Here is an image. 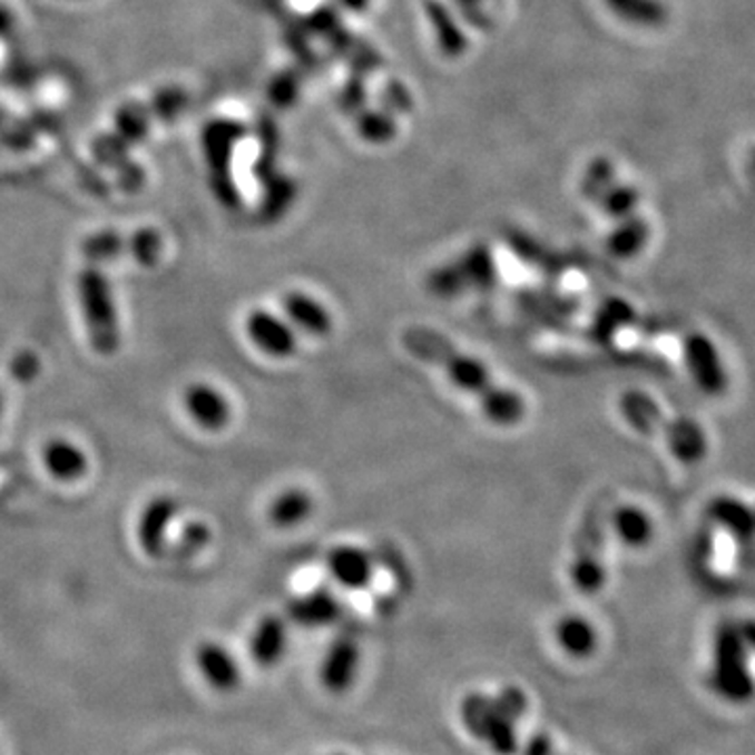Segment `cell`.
I'll list each match as a JSON object with an SVG mask.
<instances>
[{"mask_svg": "<svg viewBox=\"0 0 755 755\" xmlns=\"http://www.w3.org/2000/svg\"><path fill=\"white\" fill-rule=\"evenodd\" d=\"M246 334L261 351H265L271 357H280V360L294 355V351L298 346L294 330L265 308H254L248 313Z\"/></svg>", "mask_w": 755, "mask_h": 755, "instance_id": "obj_8", "label": "cell"}, {"mask_svg": "<svg viewBox=\"0 0 755 755\" xmlns=\"http://www.w3.org/2000/svg\"><path fill=\"white\" fill-rule=\"evenodd\" d=\"M196 666L215 690L229 693L242 680V669L234 655L218 643H202L196 648Z\"/></svg>", "mask_w": 755, "mask_h": 755, "instance_id": "obj_11", "label": "cell"}, {"mask_svg": "<svg viewBox=\"0 0 755 755\" xmlns=\"http://www.w3.org/2000/svg\"><path fill=\"white\" fill-rule=\"evenodd\" d=\"M661 432H664V439L671 455L680 460L683 464H699L707 455V450H709L707 434L703 431L702 424H697L695 420L690 418L667 420L666 418Z\"/></svg>", "mask_w": 755, "mask_h": 755, "instance_id": "obj_12", "label": "cell"}, {"mask_svg": "<svg viewBox=\"0 0 755 755\" xmlns=\"http://www.w3.org/2000/svg\"><path fill=\"white\" fill-rule=\"evenodd\" d=\"M611 522L619 541H624L629 548H645L653 541L655 524L638 506H619L612 512Z\"/></svg>", "mask_w": 755, "mask_h": 755, "instance_id": "obj_24", "label": "cell"}, {"mask_svg": "<svg viewBox=\"0 0 755 755\" xmlns=\"http://www.w3.org/2000/svg\"><path fill=\"white\" fill-rule=\"evenodd\" d=\"M557 640L567 655L577 659L590 657L598 647L596 628L579 615H567L558 621Z\"/></svg>", "mask_w": 755, "mask_h": 755, "instance_id": "obj_23", "label": "cell"}, {"mask_svg": "<svg viewBox=\"0 0 755 755\" xmlns=\"http://www.w3.org/2000/svg\"><path fill=\"white\" fill-rule=\"evenodd\" d=\"M648 237H650V227L647 220L638 215H631L624 220H617L615 229L607 239V248L617 258H634L647 246Z\"/></svg>", "mask_w": 755, "mask_h": 755, "instance_id": "obj_25", "label": "cell"}, {"mask_svg": "<svg viewBox=\"0 0 755 755\" xmlns=\"http://www.w3.org/2000/svg\"><path fill=\"white\" fill-rule=\"evenodd\" d=\"M619 412L626 418L631 429H636L643 434H655L661 432V426L666 422V415L661 408L640 391H629L619 399Z\"/></svg>", "mask_w": 755, "mask_h": 755, "instance_id": "obj_22", "label": "cell"}, {"mask_svg": "<svg viewBox=\"0 0 755 755\" xmlns=\"http://www.w3.org/2000/svg\"><path fill=\"white\" fill-rule=\"evenodd\" d=\"M600 510L594 508L577 533L576 558L571 565V579L581 594L600 592L607 581V571L600 560Z\"/></svg>", "mask_w": 755, "mask_h": 755, "instance_id": "obj_5", "label": "cell"}, {"mask_svg": "<svg viewBox=\"0 0 755 755\" xmlns=\"http://www.w3.org/2000/svg\"><path fill=\"white\" fill-rule=\"evenodd\" d=\"M462 719L468 731L487 743L498 755H514L519 741L514 733V719L502 709L498 699L481 693H470L462 702Z\"/></svg>", "mask_w": 755, "mask_h": 755, "instance_id": "obj_4", "label": "cell"}, {"mask_svg": "<svg viewBox=\"0 0 755 755\" xmlns=\"http://www.w3.org/2000/svg\"><path fill=\"white\" fill-rule=\"evenodd\" d=\"M752 168L755 170V149L752 151Z\"/></svg>", "mask_w": 755, "mask_h": 755, "instance_id": "obj_44", "label": "cell"}, {"mask_svg": "<svg viewBox=\"0 0 755 755\" xmlns=\"http://www.w3.org/2000/svg\"><path fill=\"white\" fill-rule=\"evenodd\" d=\"M460 16L474 30H489L493 26V19L483 9L481 2L479 4H470V7H460Z\"/></svg>", "mask_w": 755, "mask_h": 755, "instance_id": "obj_40", "label": "cell"}, {"mask_svg": "<svg viewBox=\"0 0 755 755\" xmlns=\"http://www.w3.org/2000/svg\"><path fill=\"white\" fill-rule=\"evenodd\" d=\"M365 101H367V90H365V85L361 82V78L349 80L341 92V108L346 114L357 116L365 108Z\"/></svg>", "mask_w": 755, "mask_h": 755, "instance_id": "obj_37", "label": "cell"}, {"mask_svg": "<svg viewBox=\"0 0 755 755\" xmlns=\"http://www.w3.org/2000/svg\"><path fill=\"white\" fill-rule=\"evenodd\" d=\"M522 755H552V743H550V738L543 737V735H536L527 743Z\"/></svg>", "mask_w": 755, "mask_h": 755, "instance_id": "obj_41", "label": "cell"}, {"mask_svg": "<svg viewBox=\"0 0 755 755\" xmlns=\"http://www.w3.org/2000/svg\"><path fill=\"white\" fill-rule=\"evenodd\" d=\"M361 139L372 145L391 144L395 139L396 122L384 109H363L355 116Z\"/></svg>", "mask_w": 755, "mask_h": 755, "instance_id": "obj_27", "label": "cell"}, {"mask_svg": "<svg viewBox=\"0 0 755 755\" xmlns=\"http://www.w3.org/2000/svg\"><path fill=\"white\" fill-rule=\"evenodd\" d=\"M288 645V628L286 621L277 615H267L258 621L252 631L251 655L258 666H275Z\"/></svg>", "mask_w": 755, "mask_h": 755, "instance_id": "obj_17", "label": "cell"}, {"mask_svg": "<svg viewBox=\"0 0 755 755\" xmlns=\"http://www.w3.org/2000/svg\"><path fill=\"white\" fill-rule=\"evenodd\" d=\"M615 18L636 28L657 30L669 21V11L661 0H605Z\"/></svg>", "mask_w": 755, "mask_h": 755, "instance_id": "obj_21", "label": "cell"}, {"mask_svg": "<svg viewBox=\"0 0 755 755\" xmlns=\"http://www.w3.org/2000/svg\"><path fill=\"white\" fill-rule=\"evenodd\" d=\"M341 2L349 11H357V13H360V11H363V9L367 7L370 0H341Z\"/></svg>", "mask_w": 755, "mask_h": 755, "instance_id": "obj_42", "label": "cell"}, {"mask_svg": "<svg viewBox=\"0 0 755 755\" xmlns=\"http://www.w3.org/2000/svg\"><path fill=\"white\" fill-rule=\"evenodd\" d=\"M683 353L684 363L702 393L707 396H722L728 391V372L719 357L718 346L707 334L702 332L688 334L684 341Z\"/></svg>", "mask_w": 755, "mask_h": 755, "instance_id": "obj_6", "label": "cell"}, {"mask_svg": "<svg viewBox=\"0 0 755 755\" xmlns=\"http://www.w3.org/2000/svg\"><path fill=\"white\" fill-rule=\"evenodd\" d=\"M401 342L415 360L441 367L443 374L450 378L460 391L474 396L483 414L493 424L514 426L524 418L527 412L524 399L502 386L491 376L483 361L468 355L462 349L451 344L441 332L424 325H412L403 332Z\"/></svg>", "mask_w": 755, "mask_h": 755, "instance_id": "obj_1", "label": "cell"}, {"mask_svg": "<svg viewBox=\"0 0 755 755\" xmlns=\"http://www.w3.org/2000/svg\"><path fill=\"white\" fill-rule=\"evenodd\" d=\"M185 410L204 431H220L232 420V405L227 396L210 384H192L185 391Z\"/></svg>", "mask_w": 755, "mask_h": 755, "instance_id": "obj_10", "label": "cell"}, {"mask_svg": "<svg viewBox=\"0 0 755 755\" xmlns=\"http://www.w3.org/2000/svg\"><path fill=\"white\" fill-rule=\"evenodd\" d=\"M327 571L344 588L361 590L374 577V560L361 548L339 546L327 557Z\"/></svg>", "mask_w": 755, "mask_h": 755, "instance_id": "obj_15", "label": "cell"}, {"mask_svg": "<svg viewBox=\"0 0 755 755\" xmlns=\"http://www.w3.org/2000/svg\"><path fill=\"white\" fill-rule=\"evenodd\" d=\"M382 106H384V111H389V114H401V111L412 109L414 99H412L410 90L405 89L401 82L393 80L382 90Z\"/></svg>", "mask_w": 755, "mask_h": 755, "instance_id": "obj_35", "label": "cell"}, {"mask_svg": "<svg viewBox=\"0 0 755 755\" xmlns=\"http://www.w3.org/2000/svg\"><path fill=\"white\" fill-rule=\"evenodd\" d=\"M0 412H2V395H0Z\"/></svg>", "mask_w": 755, "mask_h": 755, "instance_id": "obj_45", "label": "cell"}, {"mask_svg": "<svg viewBox=\"0 0 755 755\" xmlns=\"http://www.w3.org/2000/svg\"><path fill=\"white\" fill-rule=\"evenodd\" d=\"M210 538H213V533H210L208 524H204V522H189V524L183 529V533H180V555H194V552H198V550L206 548V546L210 543Z\"/></svg>", "mask_w": 755, "mask_h": 755, "instance_id": "obj_33", "label": "cell"}, {"mask_svg": "<svg viewBox=\"0 0 755 755\" xmlns=\"http://www.w3.org/2000/svg\"><path fill=\"white\" fill-rule=\"evenodd\" d=\"M467 277V288L472 286H487L496 277V265L493 256L486 246H477L468 251L467 256L443 269L434 271L431 280V288L441 294H455L460 292V277Z\"/></svg>", "mask_w": 755, "mask_h": 755, "instance_id": "obj_7", "label": "cell"}, {"mask_svg": "<svg viewBox=\"0 0 755 755\" xmlns=\"http://www.w3.org/2000/svg\"><path fill=\"white\" fill-rule=\"evenodd\" d=\"M271 97L273 104H277L280 108H290L298 97V78L294 73H282L280 78H275L271 87Z\"/></svg>", "mask_w": 755, "mask_h": 755, "instance_id": "obj_36", "label": "cell"}, {"mask_svg": "<svg viewBox=\"0 0 755 755\" xmlns=\"http://www.w3.org/2000/svg\"><path fill=\"white\" fill-rule=\"evenodd\" d=\"M357 667H360V647L353 638L342 636L325 655L322 683L330 693L341 695L355 683Z\"/></svg>", "mask_w": 755, "mask_h": 755, "instance_id": "obj_13", "label": "cell"}, {"mask_svg": "<svg viewBox=\"0 0 755 755\" xmlns=\"http://www.w3.org/2000/svg\"><path fill=\"white\" fill-rule=\"evenodd\" d=\"M11 376L19 380V382H32L40 372V361H38L35 353L30 351H21L13 360H11Z\"/></svg>", "mask_w": 755, "mask_h": 755, "instance_id": "obj_39", "label": "cell"}, {"mask_svg": "<svg viewBox=\"0 0 755 755\" xmlns=\"http://www.w3.org/2000/svg\"><path fill=\"white\" fill-rule=\"evenodd\" d=\"M634 311L626 301H611L609 305L602 306V315L598 320L602 334H611L617 327H624L629 324Z\"/></svg>", "mask_w": 755, "mask_h": 755, "instance_id": "obj_34", "label": "cell"}, {"mask_svg": "<svg viewBox=\"0 0 755 755\" xmlns=\"http://www.w3.org/2000/svg\"><path fill=\"white\" fill-rule=\"evenodd\" d=\"M42 464L59 481H76L87 474V453L66 439H53L42 448Z\"/></svg>", "mask_w": 755, "mask_h": 755, "instance_id": "obj_19", "label": "cell"}, {"mask_svg": "<svg viewBox=\"0 0 755 755\" xmlns=\"http://www.w3.org/2000/svg\"><path fill=\"white\" fill-rule=\"evenodd\" d=\"M455 4H458V9L460 7H470V4H479V2H483V0H453Z\"/></svg>", "mask_w": 755, "mask_h": 755, "instance_id": "obj_43", "label": "cell"}, {"mask_svg": "<svg viewBox=\"0 0 755 755\" xmlns=\"http://www.w3.org/2000/svg\"><path fill=\"white\" fill-rule=\"evenodd\" d=\"M308 30L320 35V37H332L336 30H341V19L339 13L332 7H320L308 21H306Z\"/></svg>", "mask_w": 755, "mask_h": 755, "instance_id": "obj_38", "label": "cell"}, {"mask_svg": "<svg viewBox=\"0 0 755 755\" xmlns=\"http://www.w3.org/2000/svg\"><path fill=\"white\" fill-rule=\"evenodd\" d=\"M125 252H128V242L116 234L92 235L89 239H85V244H82V254L92 263H104V261L118 258Z\"/></svg>", "mask_w": 755, "mask_h": 755, "instance_id": "obj_31", "label": "cell"}, {"mask_svg": "<svg viewBox=\"0 0 755 755\" xmlns=\"http://www.w3.org/2000/svg\"><path fill=\"white\" fill-rule=\"evenodd\" d=\"M78 301L89 330L90 344L99 355H111L120 346V322L108 275L97 267L80 271Z\"/></svg>", "mask_w": 755, "mask_h": 755, "instance_id": "obj_3", "label": "cell"}, {"mask_svg": "<svg viewBox=\"0 0 755 755\" xmlns=\"http://www.w3.org/2000/svg\"><path fill=\"white\" fill-rule=\"evenodd\" d=\"M594 204H598L605 215L611 216L615 220H624L628 216L636 215V208L640 204V194L636 187L615 180Z\"/></svg>", "mask_w": 755, "mask_h": 755, "instance_id": "obj_28", "label": "cell"}, {"mask_svg": "<svg viewBox=\"0 0 755 755\" xmlns=\"http://www.w3.org/2000/svg\"><path fill=\"white\" fill-rule=\"evenodd\" d=\"M424 11H426V18L432 26L439 51L450 59L467 53V35H464L462 26L458 23V19L453 16L450 7L443 0H426Z\"/></svg>", "mask_w": 755, "mask_h": 755, "instance_id": "obj_16", "label": "cell"}, {"mask_svg": "<svg viewBox=\"0 0 755 755\" xmlns=\"http://www.w3.org/2000/svg\"><path fill=\"white\" fill-rule=\"evenodd\" d=\"M707 517L738 543L755 540V508L733 496H718L707 506Z\"/></svg>", "mask_w": 755, "mask_h": 755, "instance_id": "obj_14", "label": "cell"}, {"mask_svg": "<svg viewBox=\"0 0 755 755\" xmlns=\"http://www.w3.org/2000/svg\"><path fill=\"white\" fill-rule=\"evenodd\" d=\"M180 503L173 496H158L147 503L139 517L137 538L147 557H163L166 550V531L177 519Z\"/></svg>", "mask_w": 755, "mask_h": 755, "instance_id": "obj_9", "label": "cell"}, {"mask_svg": "<svg viewBox=\"0 0 755 755\" xmlns=\"http://www.w3.org/2000/svg\"><path fill=\"white\" fill-rule=\"evenodd\" d=\"M313 512V498L305 489H288L269 506V519L280 529H292L305 522Z\"/></svg>", "mask_w": 755, "mask_h": 755, "instance_id": "obj_26", "label": "cell"}, {"mask_svg": "<svg viewBox=\"0 0 755 755\" xmlns=\"http://www.w3.org/2000/svg\"><path fill=\"white\" fill-rule=\"evenodd\" d=\"M288 615L290 619L298 626L322 628V626H330L339 619L341 602L327 590H315V592H308L305 596H298L296 600H292Z\"/></svg>", "mask_w": 755, "mask_h": 755, "instance_id": "obj_18", "label": "cell"}, {"mask_svg": "<svg viewBox=\"0 0 755 755\" xmlns=\"http://www.w3.org/2000/svg\"><path fill=\"white\" fill-rule=\"evenodd\" d=\"M282 305H284V311L288 313L290 320L313 336H325L334 327L330 311L308 294L290 292L284 296Z\"/></svg>", "mask_w": 755, "mask_h": 755, "instance_id": "obj_20", "label": "cell"}, {"mask_svg": "<svg viewBox=\"0 0 755 755\" xmlns=\"http://www.w3.org/2000/svg\"><path fill=\"white\" fill-rule=\"evenodd\" d=\"M612 183H615V166H612L611 160L596 158L588 164V168L581 177V194H584V198L596 202L602 196V192L607 187H611Z\"/></svg>", "mask_w": 755, "mask_h": 755, "instance_id": "obj_29", "label": "cell"}, {"mask_svg": "<svg viewBox=\"0 0 755 755\" xmlns=\"http://www.w3.org/2000/svg\"><path fill=\"white\" fill-rule=\"evenodd\" d=\"M160 251H163V239L160 235L156 232H139L137 235H133V239L128 242V254L139 263V265H145V267H151L158 256H160Z\"/></svg>", "mask_w": 755, "mask_h": 755, "instance_id": "obj_32", "label": "cell"}, {"mask_svg": "<svg viewBox=\"0 0 755 755\" xmlns=\"http://www.w3.org/2000/svg\"><path fill=\"white\" fill-rule=\"evenodd\" d=\"M749 645L738 624H719L714 636V661H712V690L726 702H749L755 688L747 667Z\"/></svg>", "mask_w": 755, "mask_h": 755, "instance_id": "obj_2", "label": "cell"}, {"mask_svg": "<svg viewBox=\"0 0 755 755\" xmlns=\"http://www.w3.org/2000/svg\"><path fill=\"white\" fill-rule=\"evenodd\" d=\"M296 187L292 180L286 177H277L273 175L267 180V194H265V202H263V213L267 218H277L284 215L294 199Z\"/></svg>", "mask_w": 755, "mask_h": 755, "instance_id": "obj_30", "label": "cell"}]
</instances>
